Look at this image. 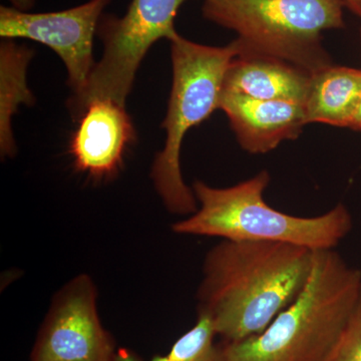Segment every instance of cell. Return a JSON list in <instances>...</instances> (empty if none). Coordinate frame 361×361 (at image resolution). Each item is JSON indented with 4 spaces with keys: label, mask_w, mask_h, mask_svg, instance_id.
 <instances>
[{
    "label": "cell",
    "mask_w": 361,
    "mask_h": 361,
    "mask_svg": "<svg viewBox=\"0 0 361 361\" xmlns=\"http://www.w3.org/2000/svg\"><path fill=\"white\" fill-rule=\"evenodd\" d=\"M97 288L89 274L66 282L51 299L30 361H115V339L99 318Z\"/></svg>",
    "instance_id": "52a82bcc"
},
{
    "label": "cell",
    "mask_w": 361,
    "mask_h": 361,
    "mask_svg": "<svg viewBox=\"0 0 361 361\" xmlns=\"http://www.w3.org/2000/svg\"><path fill=\"white\" fill-rule=\"evenodd\" d=\"M361 97V70L329 66L311 75L306 97L307 123L348 128Z\"/></svg>",
    "instance_id": "7c38bea8"
},
{
    "label": "cell",
    "mask_w": 361,
    "mask_h": 361,
    "mask_svg": "<svg viewBox=\"0 0 361 361\" xmlns=\"http://www.w3.org/2000/svg\"><path fill=\"white\" fill-rule=\"evenodd\" d=\"M361 294V271L334 250L315 252L307 284L267 329L222 342L226 361H320L341 334Z\"/></svg>",
    "instance_id": "7a4b0ae2"
},
{
    "label": "cell",
    "mask_w": 361,
    "mask_h": 361,
    "mask_svg": "<svg viewBox=\"0 0 361 361\" xmlns=\"http://www.w3.org/2000/svg\"><path fill=\"white\" fill-rule=\"evenodd\" d=\"M187 0H132L123 18L102 16L97 35L103 58L94 65L87 87L71 101L73 116H80L94 99H110L126 106L135 73L152 45L171 40L178 32L175 18Z\"/></svg>",
    "instance_id": "8992f818"
},
{
    "label": "cell",
    "mask_w": 361,
    "mask_h": 361,
    "mask_svg": "<svg viewBox=\"0 0 361 361\" xmlns=\"http://www.w3.org/2000/svg\"><path fill=\"white\" fill-rule=\"evenodd\" d=\"M32 58L27 47L4 39L0 47V152L1 158L16 154L13 116L20 104H32L35 97L28 89L26 71Z\"/></svg>",
    "instance_id": "4fadbf2b"
},
{
    "label": "cell",
    "mask_w": 361,
    "mask_h": 361,
    "mask_svg": "<svg viewBox=\"0 0 361 361\" xmlns=\"http://www.w3.org/2000/svg\"><path fill=\"white\" fill-rule=\"evenodd\" d=\"M111 0H89L82 6L30 13L0 7V35L4 39H27L47 45L61 59L68 71L73 97L87 87L94 70V37Z\"/></svg>",
    "instance_id": "ba28073f"
},
{
    "label": "cell",
    "mask_w": 361,
    "mask_h": 361,
    "mask_svg": "<svg viewBox=\"0 0 361 361\" xmlns=\"http://www.w3.org/2000/svg\"><path fill=\"white\" fill-rule=\"evenodd\" d=\"M315 252L284 242L222 240L207 252L198 313L223 342L257 336L300 295Z\"/></svg>",
    "instance_id": "6da1fadb"
},
{
    "label": "cell",
    "mask_w": 361,
    "mask_h": 361,
    "mask_svg": "<svg viewBox=\"0 0 361 361\" xmlns=\"http://www.w3.org/2000/svg\"><path fill=\"white\" fill-rule=\"evenodd\" d=\"M80 118L70 146L75 168L92 179L114 177L135 135L125 106L110 99H94Z\"/></svg>",
    "instance_id": "9c48e42d"
},
{
    "label": "cell",
    "mask_w": 361,
    "mask_h": 361,
    "mask_svg": "<svg viewBox=\"0 0 361 361\" xmlns=\"http://www.w3.org/2000/svg\"><path fill=\"white\" fill-rule=\"evenodd\" d=\"M344 0H204V18L238 35L242 54L269 56L310 75L331 66L322 32L344 26Z\"/></svg>",
    "instance_id": "5b68a950"
},
{
    "label": "cell",
    "mask_w": 361,
    "mask_h": 361,
    "mask_svg": "<svg viewBox=\"0 0 361 361\" xmlns=\"http://www.w3.org/2000/svg\"><path fill=\"white\" fill-rule=\"evenodd\" d=\"M310 80V73L281 59L242 54L228 68L222 92L264 101L305 104Z\"/></svg>",
    "instance_id": "8fae6325"
},
{
    "label": "cell",
    "mask_w": 361,
    "mask_h": 361,
    "mask_svg": "<svg viewBox=\"0 0 361 361\" xmlns=\"http://www.w3.org/2000/svg\"><path fill=\"white\" fill-rule=\"evenodd\" d=\"M219 109L229 118L240 146L254 155L295 140L308 123L305 106L297 102L264 101L222 92Z\"/></svg>",
    "instance_id": "30bf717a"
},
{
    "label": "cell",
    "mask_w": 361,
    "mask_h": 361,
    "mask_svg": "<svg viewBox=\"0 0 361 361\" xmlns=\"http://www.w3.org/2000/svg\"><path fill=\"white\" fill-rule=\"evenodd\" d=\"M170 42L173 85L163 123L167 137L154 161L151 177L167 210L188 217L198 210V202L183 179V141L189 130L219 109L226 73L242 49L237 39L226 47H209L178 33Z\"/></svg>",
    "instance_id": "277c9868"
},
{
    "label": "cell",
    "mask_w": 361,
    "mask_h": 361,
    "mask_svg": "<svg viewBox=\"0 0 361 361\" xmlns=\"http://www.w3.org/2000/svg\"><path fill=\"white\" fill-rule=\"evenodd\" d=\"M216 337L210 318L198 313L194 326L180 336L165 355L144 360L130 349L118 348L115 361H226L222 344L216 343Z\"/></svg>",
    "instance_id": "5bb4252c"
},
{
    "label": "cell",
    "mask_w": 361,
    "mask_h": 361,
    "mask_svg": "<svg viewBox=\"0 0 361 361\" xmlns=\"http://www.w3.org/2000/svg\"><path fill=\"white\" fill-rule=\"evenodd\" d=\"M346 7L361 18V0H344Z\"/></svg>",
    "instance_id": "ac0fdd59"
},
{
    "label": "cell",
    "mask_w": 361,
    "mask_h": 361,
    "mask_svg": "<svg viewBox=\"0 0 361 361\" xmlns=\"http://www.w3.org/2000/svg\"><path fill=\"white\" fill-rule=\"evenodd\" d=\"M360 40H361V30H360Z\"/></svg>",
    "instance_id": "d6986e66"
},
{
    "label": "cell",
    "mask_w": 361,
    "mask_h": 361,
    "mask_svg": "<svg viewBox=\"0 0 361 361\" xmlns=\"http://www.w3.org/2000/svg\"><path fill=\"white\" fill-rule=\"evenodd\" d=\"M8 1L11 2V6H13L11 7H13V8L28 13V11L35 6L37 0H8Z\"/></svg>",
    "instance_id": "2e32d148"
},
{
    "label": "cell",
    "mask_w": 361,
    "mask_h": 361,
    "mask_svg": "<svg viewBox=\"0 0 361 361\" xmlns=\"http://www.w3.org/2000/svg\"><path fill=\"white\" fill-rule=\"evenodd\" d=\"M348 129L361 130V97L357 109H356L355 115H353V120L349 123Z\"/></svg>",
    "instance_id": "e0dca14e"
},
{
    "label": "cell",
    "mask_w": 361,
    "mask_h": 361,
    "mask_svg": "<svg viewBox=\"0 0 361 361\" xmlns=\"http://www.w3.org/2000/svg\"><path fill=\"white\" fill-rule=\"evenodd\" d=\"M320 361H361V294L348 322Z\"/></svg>",
    "instance_id": "9a60e30c"
},
{
    "label": "cell",
    "mask_w": 361,
    "mask_h": 361,
    "mask_svg": "<svg viewBox=\"0 0 361 361\" xmlns=\"http://www.w3.org/2000/svg\"><path fill=\"white\" fill-rule=\"evenodd\" d=\"M271 177L261 171L250 179L228 188L194 183L198 210L172 225L173 232L217 237L230 241L284 242L313 251L334 250L353 227L343 204L322 215L301 217L278 211L264 200Z\"/></svg>",
    "instance_id": "3957f363"
}]
</instances>
